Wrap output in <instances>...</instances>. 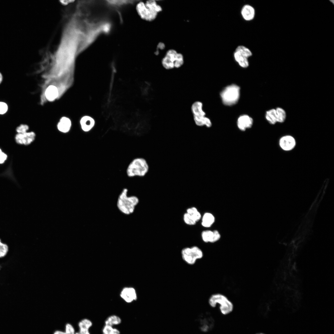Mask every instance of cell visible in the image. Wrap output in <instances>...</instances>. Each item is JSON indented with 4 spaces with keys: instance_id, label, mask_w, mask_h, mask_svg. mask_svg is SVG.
<instances>
[{
    "instance_id": "obj_2",
    "label": "cell",
    "mask_w": 334,
    "mask_h": 334,
    "mask_svg": "<svg viewBox=\"0 0 334 334\" xmlns=\"http://www.w3.org/2000/svg\"><path fill=\"white\" fill-rule=\"evenodd\" d=\"M149 167L144 158L138 157L133 160L126 169L127 175L130 178L136 176L143 177L148 173Z\"/></svg>"
},
{
    "instance_id": "obj_3",
    "label": "cell",
    "mask_w": 334,
    "mask_h": 334,
    "mask_svg": "<svg viewBox=\"0 0 334 334\" xmlns=\"http://www.w3.org/2000/svg\"><path fill=\"white\" fill-rule=\"evenodd\" d=\"M208 302L210 306L215 307L217 304L219 305L221 313L226 315L231 313L234 308L233 304L225 295L220 293H216L212 295L209 297Z\"/></svg>"
},
{
    "instance_id": "obj_23",
    "label": "cell",
    "mask_w": 334,
    "mask_h": 334,
    "mask_svg": "<svg viewBox=\"0 0 334 334\" xmlns=\"http://www.w3.org/2000/svg\"><path fill=\"white\" fill-rule=\"evenodd\" d=\"M275 109L277 114V122H284L286 118V112L284 109L280 107H277Z\"/></svg>"
},
{
    "instance_id": "obj_1",
    "label": "cell",
    "mask_w": 334,
    "mask_h": 334,
    "mask_svg": "<svg viewBox=\"0 0 334 334\" xmlns=\"http://www.w3.org/2000/svg\"><path fill=\"white\" fill-rule=\"evenodd\" d=\"M128 190L123 188L119 195L117 206L119 210L125 215H130L133 213L136 206L139 202L138 198L135 195L128 196Z\"/></svg>"
},
{
    "instance_id": "obj_10",
    "label": "cell",
    "mask_w": 334,
    "mask_h": 334,
    "mask_svg": "<svg viewBox=\"0 0 334 334\" xmlns=\"http://www.w3.org/2000/svg\"><path fill=\"white\" fill-rule=\"evenodd\" d=\"M252 117L246 114L240 115L238 118L237 125L238 128L241 131H245L247 129L251 128L253 124Z\"/></svg>"
},
{
    "instance_id": "obj_30",
    "label": "cell",
    "mask_w": 334,
    "mask_h": 334,
    "mask_svg": "<svg viewBox=\"0 0 334 334\" xmlns=\"http://www.w3.org/2000/svg\"><path fill=\"white\" fill-rule=\"evenodd\" d=\"M183 220L186 224L189 225H194L196 222L192 216L186 212L183 215Z\"/></svg>"
},
{
    "instance_id": "obj_21",
    "label": "cell",
    "mask_w": 334,
    "mask_h": 334,
    "mask_svg": "<svg viewBox=\"0 0 334 334\" xmlns=\"http://www.w3.org/2000/svg\"><path fill=\"white\" fill-rule=\"evenodd\" d=\"M214 221L215 218L212 214L210 213H205L202 217L201 224L204 227H209L212 225Z\"/></svg>"
},
{
    "instance_id": "obj_26",
    "label": "cell",
    "mask_w": 334,
    "mask_h": 334,
    "mask_svg": "<svg viewBox=\"0 0 334 334\" xmlns=\"http://www.w3.org/2000/svg\"><path fill=\"white\" fill-rule=\"evenodd\" d=\"M145 5L148 7L156 11L157 13L162 11L161 6L157 4L156 1L153 0L147 1L144 2Z\"/></svg>"
},
{
    "instance_id": "obj_17",
    "label": "cell",
    "mask_w": 334,
    "mask_h": 334,
    "mask_svg": "<svg viewBox=\"0 0 334 334\" xmlns=\"http://www.w3.org/2000/svg\"><path fill=\"white\" fill-rule=\"evenodd\" d=\"M241 15L243 19L247 21L252 20L254 18L255 14L254 8L249 5H245L242 8Z\"/></svg>"
},
{
    "instance_id": "obj_13",
    "label": "cell",
    "mask_w": 334,
    "mask_h": 334,
    "mask_svg": "<svg viewBox=\"0 0 334 334\" xmlns=\"http://www.w3.org/2000/svg\"><path fill=\"white\" fill-rule=\"evenodd\" d=\"M201 237L203 241L205 242L214 243L218 241L221 238V235L217 230L212 231L207 230L203 231Z\"/></svg>"
},
{
    "instance_id": "obj_14",
    "label": "cell",
    "mask_w": 334,
    "mask_h": 334,
    "mask_svg": "<svg viewBox=\"0 0 334 334\" xmlns=\"http://www.w3.org/2000/svg\"><path fill=\"white\" fill-rule=\"evenodd\" d=\"M121 298L126 302L130 303L136 300L137 296L134 289L132 288H125L120 294Z\"/></svg>"
},
{
    "instance_id": "obj_36",
    "label": "cell",
    "mask_w": 334,
    "mask_h": 334,
    "mask_svg": "<svg viewBox=\"0 0 334 334\" xmlns=\"http://www.w3.org/2000/svg\"><path fill=\"white\" fill-rule=\"evenodd\" d=\"M3 79V77L2 74L0 72V84L2 82Z\"/></svg>"
},
{
    "instance_id": "obj_12",
    "label": "cell",
    "mask_w": 334,
    "mask_h": 334,
    "mask_svg": "<svg viewBox=\"0 0 334 334\" xmlns=\"http://www.w3.org/2000/svg\"><path fill=\"white\" fill-rule=\"evenodd\" d=\"M296 144L293 137L290 135H286L281 137L279 141L280 148L283 150L289 151L293 149Z\"/></svg>"
},
{
    "instance_id": "obj_24",
    "label": "cell",
    "mask_w": 334,
    "mask_h": 334,
    "mask_svg": "<svg viewBox=\"0 0 334 334\" xmlns=\"http://www.w3.org/2000/svg\"><path fill=\"white\" fill-rule=\"evenodd\" d=\"M75 328L70 323H67L65 325V331L56 330L53 334H75Z\"/></svg>"
},
{
    "instance_id": "obj_4",
    "label": "cell",
    "mask_w": 334,
    "mask_h": 334,
    "mask_svg": "<svg viewBox=\"0 0 334 334\" xmlns=\"http://www.w3.org/2000/svg\"><path fill=\"white\" fill-rule=\"evenodd\" d=\"M240 95V88L237 84H233L225 87L220 93L223 104L227 106H231L237 103Z\"/></svg>"
},
{
    "instance_id": "obj_5",
    "label": "cell",
    "mask_w": 334,
    "mask_h": 334,
    "mask_svg": "<svg viewBox=\"0 0 334 334\" xmlns=\"http://www.w3.org/2000/svg\"><path fill=\"white\" fill-rule=\"evenodd\" d=\"M203 104L199 101H195L191 106V110L193 115V119L195 124L197 126H206L209 128L212 126V123L210 119L206 116V113L203 110Z\"/></svg>"
},
{
    "instance_id": "obj_20",
    "label": "cell",
    "mask_w": 334,
    "mask_h": 334,
    "mask_svg": "<svg viewBox=\"0 0 334 334\" xmlns=\"http://www.w3.org/2000/svg\"><path fill=\"white\" fill-rule=\"evenodd\" d=\"M58 91L56 87L53 85L49 86L45 92V96L49 101H53L55 99L58 95Z\"/></svg>"
},
{
    "instance_id": "obj_15",
    "label": "cell",
    "mask_w": 334,
    "mask_h": 334,
    "mask_svg": "<svg viewBox=\"0 0 334 334\" xmlns=\"http://www.w3.org/2000/svg\"><path fill=\"white\" fill-rule=\"evenodd\" d=\"M92 325V323L90 320L87 318L83 319L79 322V331L75 334H91L89 329Z\"/></svg>"
},
{
    "instance_id": "obj_25",
    "label": "cell",
    "mask_w": 334,
    "mask_h": 334,
    "mask_svg": "<svg viewBox=\"0 0 334 334\" xmlns=\"http://www.w3.org/2000/svg\"><path fill=\"white\" fill-rule=\"evenodd\" d=\"M186 213L191 215L195 220L197 222L201 218V215L196 208L192 207L188 208Z\"/></svg>"
},
{
    "instance_id": "obj_9",
    "label": "cell",
    "mask_w": 334,
    "mask_h": 334,
    "mask_svg": "<svg viewBox=\"0 0 334 334\" xmlns=\"http://www.w3.org/2000/svg\"><path fill=\"white\" fill-rule=\"evenodd\" d=\"M198 321L200 329L204 332L210 331L212 329L214 326V319L210 314L200 315L198 317Z\"/></svg>"
},
{
    "instance_id": "obj_37",
    "label": "cell",
    "mask_w": 334,
    "mask_h": 334,
    "mask_svg": "<svg viewBox=\"0 0 334 334\" xmlns=\"http://www.w3.org/2000/svg\"><path fill=\"white\" fill-rule=\"evenodd\" d=\"M255 334H265L264 333H257Z\"/></svg>"
},
{
    "instance_id": "obj_28",
    "label": "cell",
    "mask_w": 334,
    "mask_h": 334,
    "mask_svg": "<svg viewBox=\"0 0 334 334\" xmlns=\"http://www.w3.org/2000/svg\"><path fill=\"white\" fill-rule=\"evenodd\" d=\"M161 64L166 69L170 70L174 68V62L165 56L162 59Z\"/></svg>"
},
{
    "instance_id": "obj_8",
    "label": "cell",
    "mask_w": 334,
    "mask_h": 334,
    "mask_svg": "<svg viewBox=\"0 0 334 334\" xmlns=\"http://www.w3.org/2000/svg\"><path fill=\"white\" fill-rule=\"evenodd\" d=\"M136 10L139 16L143 19L151 21L156 18L158 13L147 7L143 2H139L136 5Z\"/></svg>"
},
{
    "instance_id": "obj_19",
    "label": "cell",
    "mask_w": 334,
    "mask_h": 334,
    "mask_svg": "<svg viewBox=\"0 0 334 334\" xmlns=\"http://www.w3.org/2000/svg\"><path fill=\"white\" fill-rule=\"evenodd\" d=\"M265 117L270 124H276L277 123V114L275 109L272 108L267 110L265 113Z\"/></svg>"
},
{
    "instance_id": "obj_35",
    "label": "cell",
    "mask_w": 334,
    "mask_h": 334,
    "mask_svg": "<svg viewBox=\"0 0 334 334\" xmlns=\"http://www.w3.org/2000/svg\"><path fill=\"white\" fill-rule=\"evenodd\" d=\"M7 157V155L2 152L0 148V164L3 163Z\"/></svg>"
},
{
    "instance_id": "obj_31",
    "label": "cell",
    "mask_w": 334,
    "mask_h": 334,
    "mask_svg": "<svg viewBox=\"0 0 334 334\" xmlns=\"http://www.w3.org/2000/svg\"><path fill=\"white\" fill-rule=\"evenodd\" d=\"M8 251V247L7 244L2 243L0 239V258L5 257Z\"/></svg>"
},
{
    "instance_id": "obj_22",
    "label": "cell",
    "mask_w": 334,
    "mask_h": 334,
    "mask_svg": "<svg viewBox=\"0 0 334 334\" xmlns=\"http://www.w3.org/2000/svg\"><path fill=\"white\" fill-rule=\"evenodd\" d=\"M122 322L121 318L115 315H112L109 316L105 321V325L113 326L114 325L120 324Z\"/></svg>"
},
{
    "instance_id": "obj_27",
    "label": "cell",
    "mask_w": 334,
    "mask_h": 334,
    "mask_svg": "<svg viewBox=\"0 0 334 334\" xmlns=\"http://www.w3.org/2000/svg\"><path fill=\"white\" fill-rule=\"evenodd\" d=\"M103 334H120V331L113 327L105 325L102 329Z\"/></svg>"
},
{
    "instance_id": "obj_11",
    "label": "cell",
    "mask_w": 334,
    "mask_h": 334,
    "mask_svg": "<svg viewBox=\"0 0 334 334\" xmlns=\"http://www.w3.org/2000/svg\"><path fill=\"white\" fill-rule=\"evenodd\" d=\"M36 134L33 132H26L23 134L17 133L15 136L16 142L19 144L28 145L35 139Z\"/></svg>"
},
{
    "instance_id": "obj_32",
    "label": "cell",
    "mask_w": 334,
    "mask_h": 334,
    "mask_svg": "<svg viewBox=\"0 0 334 334\" xmlns=\"http://www.w3.org/2000/svg\"><path fill=\"white\" fill-rule=\"evenodd\" d=\"M177 54L178 53L175 50L170 49L167 52L165 56L169 58L174 63Z\"/></svg>"
},
{
    "instance_id": "obj_34",
    "label": "cell",
    "mask_w": 334,
    "mask_h": 334,
    "mask_svg": "<svg viewBox=\"0 0 334 334\" xmlns=\"http://www.w3.org/2000/svg\"><path fill=\"white\" fill-rule=\"evenodd\" d=\"M8 106L7 104L3 102H0V114L5 113L7 111Z\"/></svg>"
},
{
    "instance_id": "obj_16",
    "label": "cell",
    "mask_w": 334,
    "mask_h": 334,
    "mask_svg": "<svg viewBox=\"0 0 334 334\" xmlns=\"http://www.w3.org/2000/svg\"><path fill=\"white\" fill-rule=\"evenodd\" d=\"M80 123L82 130L84 132H87L93 128L95 122L94 119L91 117L85 116L81 119Z\"/></svg>"
},
{
    "instance_id": "obj_29",
    "label": "cell",
    "mask_w": 334,
    "mask_h": 334,
    "mask_svg": "<svg viewBox=\"0 0 334 334\" xmlns=\"http://www.w3.org/2000/svg\"><path fill=\"white\" fill-rule=\"evenodd\" d=\"M183 55L180 53H178L174 63V68H178L182 66L184 63Z\"/></svg>"
},
{
    "instance_id": "obj_33",
    "label": "cell",
    "mask_w": 334,
    "mask_h": 334,
    "mask_svg": "<svg viewBox=\"0 0 334 334\" xmlns=\"http://www.w3.org/2000/svg\"><path fill=\"white\" fill-rule=\"evenodd\" d=\"M28 129V127L27 125L21 124L17 127L16 131L18 133L23 134L26 132Z\"/></svg>"
},
{
    "instance_id": "obj_6",
    "label": "cell",
    "mask_w": 334,
    "mask_h": 334,
    "mask_svg": "<svg viewBox=\"0 0 334 334\" xmlns=\"http://www.w3.org/2000/svg\"><path fill=\"white\" fill-rule=\"evenodd\" d=\"M181 255L183 261L190 265L194 264L198 260L201 259L203 256L202 250L196 246L183 248L181 250Z\"/></svg>"
},
{
    "instance_id": "obj_18",
    "label": "cell",
    "mask_w": 334,
    "mask_h": 334,
    "mask_svg": "<svg viewBox=\"0 0 334 334\" xmlns=\"http://www.w3.org/2000/svg\"><path fill=\"white\" fill-rule=\"evenodd\" d=\"M71 125L70 119L65 117L62 118L57 125L58 130L63 133H66L69 132Z\"/></svg>"
},
{
    "instance_id": "obj_7",
    "label": "cell",
    "mask_w": 334,
    "mask_h": 334,
    "mask_svg": "<svg viewBox=\"0 0 334 334\" xmlns=\"http://www.w3.org/2000/svg\"><path fill=\"white\" fill-rule=\"evenodd\" d=\"M252 54L251 51L248 48L243 45H239L236 48L233 55L235 61L239 66L245 68L249 66L248 58Z\"/></svg>"
}]
</instances>
